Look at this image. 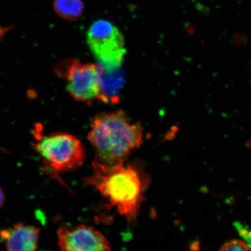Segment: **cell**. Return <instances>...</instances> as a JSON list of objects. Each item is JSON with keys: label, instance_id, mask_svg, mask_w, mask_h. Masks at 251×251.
I'll use <instances>...</instances> for the list:
<instances>
[{"label": "cell", "instance_id": "6da1fadb", "mask_svg": "<svg viewBox=\"0 0 251 251\" xmlns=\"http://www.w3.org/2000/svg\"><path fill=\"white\" fill-rule=\"evenodd\" d=\"M92 165L93 174L84 178V186L98 191L128 224L136 221L151 183L143 163L108 165L94 159Z\"/></svg>", "mask_w": 251, "mask_h": 251}, {"label": "cell", "instance_id": "7a4b0ae2", "mask_svg": "<svg viewBox=\"0 0 251 251\" xmlns=\"http://www.w3.org/2000/svg\"><path fill=\"white\" fill-rule=\"evenodd\" d=\"M88 137L96 150L94 159L108 165L126 162L143 143L140 122L131 121L122 110L97 114Z\"/></svg>", "mask_w": 251, "mask_h": 251}, {"label": "cell", "instance_id": "3957f363", "mask_svg": "<svg viewBox=\"0 0 251 251\" xmlns=\"http://www.w3.org/2000/svg\"><path fill=\"white\" fill-rule=\"evenodd\" d=\"M32 146L42 157L47 171L52 172L54 176L76 170L85 161L83 144L70 134L59 132L37 137Z\"/></svg>", "mask_w": 251, "mask_h": 251}, {"label": "cell", "instance_id": "277c9868", "mask_svg": "<svg viewBox=\"0 0 251 251\" xmlns=\"http://www.w3.org/2000/svg\"><path fill=\"white\" fill-rule=\"evenodd\" d=\"M87 42L99 63L124 61V36L111 22L103 20L94 22L87 31Z\"/></svg>", "mask_w": 251, "mask_h": 251}, {"label": "cell", "instance_id": "5b68a950", "mask_svg": "<svg viewBox=\"0 0 251 251\" xmlns=\"http://www.w3.org/2000/svg\"><path fill=\"white\" fill-rule=\"evenodd\" d=\"M64 65L59 74L65 78L68 92L75 100L88 102L98 99L99 76L97 65L81 64L76 60Z\"/></svg>", "mask_w": 251, "mask_h": 251}, {"label": "cell", "instance_id": "8992f818", "mask_svg": "<svg viewBox=\"0 0 251 251\" xmlns=\"http://www.w3.org/2000/svg\"><path fill=\"white\" fill-rule=\"evenodd\" d=\"M58 245L61 251H111V244L101 232L90 226L74 227L62 226L57 232Z\"/></svg>", "mask_w": 251, "mask_h": 251}, {"label": "cell", "instance_id": "52a82bcc", "mask_svg": "<svg viewBox=\"0 0 251 251\" xmlns=\"http://www.w3.org/2000/svg\"><path fill=\"white\" fill-rule=\"evenodd\" d=\"M121 62L98 63L100 93L97 100L106 103H116L120 99L125 82V72Z\"/></svg>", "mask_w": 251, "mask_h": 251}, {"label": "cell", "instance_id": "ba28073f", "mask_svg": "<svg viewBox=\"0 0 251 251\" xmlns=\"http://www.w3.org/2000/svg\"><path fill=\"white\" fill-rule=\"evenodd\" d=\"M39 228L18 223L13 226L0 230V240L10 251H34L38 248Z\"/></svg>", "mask_w": 251, "mask_h": 251}, {"label": "cell", "instance_id": "9c48e42d", "mask_svg": "<svg viewBox=\"0 0 251 251\" xmlns=\"http://www.w3.org/2000/svg\"><path fill=\"white\" fill-rule=\"evenodd\" d=\"M53 7L56 14L64 20L74 21L83 14V0H54Z\"/></svg>", "mask_w": 251, "mask_h": 251}, {"label": "cell", "instance_id": "30bf717a", "mask_svg": "<svg viewBox=\"0 0 251 251\" xmlns=\"http://www.w3.org/2000/svg\"><path fill=\"white\" fill-rule=\"evenodd\" d=\"M234 226L239 234L240 236L243 238L244 242L247 244L251 250V229L239 222H235L234 223Z\"/></svg>", "mask_w": 251, "mask_h": 251}, {"label": "cell", "instance_id": "8fae6325", "mask_svg": "<svg viewBox=\"0 0 251 251\" xmlns=\"http://www.w3.org/2000/svg\"><path fill=\"white\" fill-rule=\"evenodd\" d=\"M221 251H250L249 247L244 241L231 240L227 241L220 249Z\"/></svg>", "mask_w": 251, "mask_h": 251}, {"label": "cell", "instance_id": "7c38bea8", "mask_svg": "<svg viewBox=\"0 0 251 251\" xmlns=\"http://www.w3.org/2000/svg\"><path fill=\"white\" fill-rule=\"evenodd\" d=\"M177 131V127H173V129L171 131H169V132H168V133L165 135L164 140H172L175 137L176 133Z\"/></svg>", "mask_w": 251, "mask_h": 251}, {"label": "cell", "instance_id": "4fadbf2b", "mask_svg": "<svg viewBox=\"0 0 251 251\" xmlns=\"http://www.w3.org/2000/svg\"><path fill=\"white\" fill-rule=\"evenodd\" d=\"M5 194L2 188L0 187V209L2 208L5 202Z\"/></svg>", "mask_w": 251, "mask_h": 251}]
</instances>
